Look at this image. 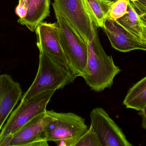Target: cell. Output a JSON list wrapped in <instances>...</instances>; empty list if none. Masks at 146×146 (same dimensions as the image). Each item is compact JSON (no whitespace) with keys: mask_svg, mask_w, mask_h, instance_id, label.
<instances>
[{"mask_svg":"<svg viewBox=\"0 0 146 146\" xmlns=\"http://www.w3.org/2000/svg\"><path fill=\"white\" fill-rule=\"evenodd\" d=\"M45 112L35 117L11 135L0 140V146H48L44 137Z\"/></svg>","mask_w":146,"mask_h":146,"instance_id":"52a82bcc","label":"cell"},{"mask_svg":"<svg viewBox=\"0 0 146 146\" xmlns=\"http://www.w3.org/2000/svg\"><path fill=\"white\" fill-rule=\"evenodd\" d=\"M91 126L98 135L101 146H132L121 129L101 108L94 109L90 114Z\"/></svg>","mask_w":146,"mask_h":146,"instance_id":"8992f818","label":"cell"},{"mask_svg":"<svg viewBox=\"0 0 146 146\" xmlns=\"http://www.w3.org/2000/svg\"><path fill=\"white\" fill-rule=\"evenodd\" d=\"M38 49L39 65L37 73L33 83L22 96L20 103L46 90L62 89L73 83L75 79L69 69L52 59L43 50Z\"/></svg>","mask_w":146,"mask_h":146,"instance_id":"3957f363","label":"cell"},{"mask_svg":"<svg viewBox=\"0 0 146 146\" xmlns=\"http://www.w3.org/2000/svg\"><path fill=\"white\" fill-rule=\"evenodd\" d=\"M108 1H115L116 0H108Z\"/></svg>","mask_w":146,"mask_h":146,"instance_id":"603a6c76","label":"cell"},{"mask_svg":"<svg viewBox=\"0 0 146 146\" xmlns=\"http://www.w3.org/2000/svg\"><path fill=\"white\" fill-rule=\"evenodd\" d=\"M142 36L144 40L146 41V26L143 25V32H142Z\"/></svg>","mask_w":146,"mask_h":146,"instance_id":"44dd1931","label":"cell"},{"mask_svg":"<svg viewBox=\"0 0 146 146\" xmlns=\"http://www.w3.org/2000/svg\"><path fill=\"white\" fill-rule=\"evenodd\" d=\"M45 114V140L58 146H74L88 129L85 119L74 113H59L51 110H46Z\"/></svg>","mask_w":146,"mask_h":146,"instance_id":"277c9868","label":"cell"},{"mask_svg":"<svg viewBox=\"0 0 146 146\" xmlns=\"http://www.w3.org/2000/svg\"><path fill=\"white\" fill-rule=\"evenodd\" d=\"M50 0H19L15 13L19 17L18 22L30 31H35L38 26L50 14Z\"/></svg>","mask_w":146,"mask_h":146,"instance_id":"8fae6325","label":"cell"},{"mask_svg":"<svg viewBox=\"0 0 146 146\" xmlns=\"http://www.w3.org/2000/svg\"><path fill=\"white\" fill-rule=\"evenodd\" d=\"M59 27L60 39L68 62L69 69L74 78L83 77L86 73L88 57V43L53 3Z\"/></svg>","mask_w":146,"mask_h":146,"instance_id":"7a4b0ae2","label":"cell"},{"mask_svg":"<svg viewBox=\"0 0 146 146\" xmlns=\"http://www.w3.org/2000/svg\"><path fill=\"white\" fill-rule=\"evenodd\" d=\"M128 13L117 21L131 33L142 40L143 25L133 3L130 1L127 8Z\"/></svg>","mask_w":146,"mask_h":146,"instance_id":"9a60e30c","label":"cell"},{"mask_svg":"<svg viewBox=\"0 0 146 146\" xmlns=\"http://www.w3.org/2000/svg\"><path fill=\"white\" fill-rule=\"evenodd\" d=\"M103 28L111 46L115 49L123 52L135 50L146 51V41L137 37L124 28L117 21L107 17Z\"/></svg>","mask_w":146,"mask_h":146,"instance_id":"30bf717a","label":"cell"},{"mask_svg":"<svg viewBox=\"0 0 146 146\" xmlns=\"http://www.w3.org/2000/svg\"><path fill=\"white\" fill-rule=\"evenodd\" d=\"M97 28L94 24V33L87 43L86 73L82 78L91 90L99 92L111 87L115 77L121 69L116 66L112 56L108 55L104 50L99 39Z\"/></svg>","mask_w":146,"mask_h":146,"instance_id":"6da1fadb","label":"cell"},{"mask_svg":"<svg viewBox=\"0 0 146 146\" xmlns=\"http://www.w3.org/2000/svg\"><path fill=\"white\" fill-rule=\"evenodd\" d=\"M74 146H101L97 134L90 126L88 130L79 138Z\"/></svg>","mask_w":146,"mask_h":146,"instance_id":"2e32d148","label":"cell"},{"mask_svg":"<svg viewBox=\"0 0 146 146\" xmlns=\"http://www.w3.org/2000/svg\"><path fill=\"white\" fill-rule=\"evenodd\" d=\"M132 3L135 7L146 11V0H139Z\"/></svg>","mask_w":146,"mask_h":146,"instance_id":"ffe728a7","label":"cell"},{"mask_svg":"<svg viewBox=\"0 0 146 146\" xmlns=\"http://www.w3.org/2000/svg\"><path fill=\"white\" fill-rule=\"evenodd\" d=\"M36 45L45 51L52 59L69 69L68 62L63 51L57 23L42 22L35 30Z\"/></svg>","mask_w":146,"mask_h":146,"instance_id":"9c48e42d","label":"cell"},{"mask_svg":"<svg viewBox=\"0 0 146 146\" xmlns=\"http://www.w3.org/2000/svg\"><path fill=\"white\" fill-rule=\"evenodd\" d=\"M139 1V0H129L130 2L132 3H133L137 1Z\"/></svg>","mask_w":146,"mask_h":146,"instance_id":"7402d4cb","label":"cell"},{"mask_svg":"<svg viewBox=\"0 0 146 146\" xmlns=\"http://www.w3.org/2000/svg\"><path fill=\"white\" fill-rule=\"evenodd\" d=\"M135 10L137 11L139 16L140 19L143 25L146 26V11L145 10H142V9H139L135 7Z\"/></svg>","mask_w":146,"mask_h":146,"instance_id":"ac0fdd59","label":"cell"},{"mask_svg":"<svg viewBox=\"0 0 146 146\" xmlns=\"http://www.w3.org/2000/svg\"><path fill=\"white\" fill-rule=\"evenodd\" d=\"M22 97L19 83L7 74L0 75V132L18 102Z\"/></svg>","mask_w":146,"mask_h":146,"instance_id":"7c38bea8","label":"cell"},{"mask_svg":"<svg viewBox=\"0 0 146 146\" xmlns=\"http://www.w3.org/2000/svg\"><path fill=\"white\" fill-rule=\"evenodd\" d=\"M55 90H47L20 103L12 111L0 132V140L13 134L35 117L45 113Z\"/></svg>","mask_w":146,"mask_h":146,"instance_id":"5b68a950","label":"cell"},{"mask_svg":"<svg viewBox=\"0 0 146 146\" xmlns=\"http://www.w3.org/2000/svg\"><path fill=\"white\" fill-rule=\"evenodd\" d=\"M54 3L88 43L94 33V24L85 9L82 0H54Z\"/></svg>","mask_w":146,"mask_h":146,"instance_id":"ba28073f","label":"cell"},{"mask_svg":"<svg viewBox=\"0 0 146 146\" xmlns=\"http://www.w3.org/2000/svg\"><path fill=\"white\" fill-rule=\"evenodd\" d=\"M129 0H116L112 3L109 13V17L117 20L128 13L127 8Z\"/></svg>","mask_w":146,"mask_h":146,"instance_id":"e0dca14e","label":"cell"},{"mask_svg":"<svg viewBox=\"0 0 146 146\" xmlns=\"http://www.w3.org/2000/svg\"><path fill=\"white\" fill-rule=\"evenodd\" d=\"M123 104L127 109L139 111L146 105V76L128 91Z\"/></svg>","mask_w":146,"mask_h":146,"instance_id":"5bb4252c","label":"cell"},{"mask_svg":"<svg viewBox=\"0 0 146 146\" xmlns=\"http://www.w3.org/2000/svg\"><path fill=\"white\" fill-rule=\"evenodd\" d=\"M82 2L84 8L93 22L97 27L103 28L114 1L108 0H82Z\"/></svg>","mask_w":146,"mask_h":146,"instance_id":"4fadbf2b","label":"cell"},{"mask_svg":"<svg viewBox=\"0 0 146 146\" xmlns=\"http://www.w3.org/2000/svg\"><path fill=\"white\" fill-rule=\"evenodd\" d=\"M139 111V112L138 114L142 118L141 126L143 128L146 130V105L142 109Z\"/></svg>","mask_w":146,"mask_h":146,"instance_id":"d6986e66","label":"cell"}]
</instances>
